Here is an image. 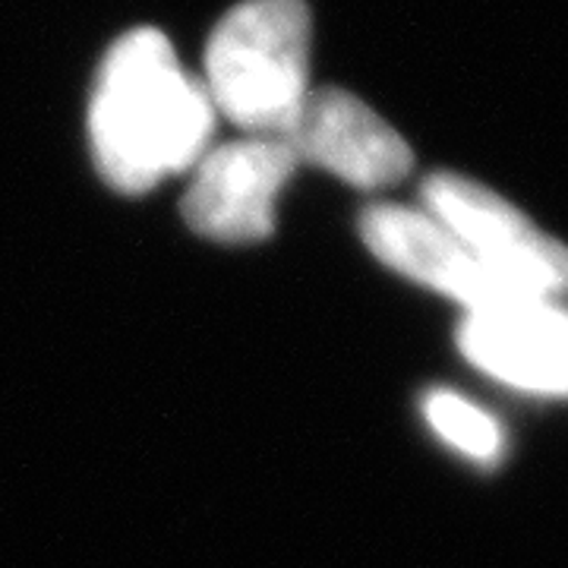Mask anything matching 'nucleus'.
I'll return each mask as SVG.
<instances>
[{
    "label": "nucleus",
    "instance_id": "5",
    "mask_svg": "<svg viewBox=\"0 0 568 568\" xmlns=\"http://www.w3.org/2000/svg\"><path fill=\"white\" fill-rule=\"evenodd\" d=\"M361 234L379 263L436 294H446L467 313L530 297L474 260V253L446 224L426 215L424 209L398 203L369 205L361 219Z\"/></svg>",
    "mask_w": 568,
    "mask_h": 568
},
{
    "label": "nucleus",
    "instance_id": "1",
    "mask_svg": "<svg viewBox=\"0 0 568 568\" xmlns=\"http://www.w3.org/2000/svg\"><path fill=\"white\" fill-rule=\"evenodd\" d=\"M215 126L203 80L183 70L164 32L142 26L108 48L89 104V145L108 186L145 193L190 171Z\"/></svg>",
    "mask_w": 568,
    "mask_h": 568
},
{
    "label": "nucleus",
    "instance_id": "7",
    "mask_svg": "<svg viewBox=\"0 0 568 568\" xmlns=\"http://www.w3.org/2000/svg\"><path fill=\"white\" fill-rule=\"evenodd\" d=\"M458 347L487 376L530 395H562L568 386V325L552 297H518L467 313Z\"/></svg>",
    "mask_w": 568,
    "mask_h": 568
},
{
    "label": "nucleus",
    "instance_id": "4",
    "mask_svg": "<svg viewBox=\"0 0 568 568\" xmlns=\"http://www.w3.org/2000/svg\"><path fill=\"white\" fill-rule=\"evenodd\" d=\"M183 222L205 241L253 244L275 227V203L297 171V155L282 136H241L209 145L190 168Z\"/></svg>",
    "mask_w": 568,
    "mask_h": 568
},
{
    "label": "nucleus",
    "instance_id": "8",
    "mask_svg": "<svg viewBox=\"0 0 568 568\" xmlns=\"http://www.w3.org/2000/svg\"><path fill=\"white\" fill-rule=\"evenodd\" d=\"M424 417L439 439H446L448 446L458 448L474 462H496L506 448V436H503V426L496 424V417H489L484 407H477L455 392L426 395Z\"/></svg>",
    "mask_w": 568,
    "mask_h": 568
},
{
    "label": "nucleus",
    "instance_id": "2",
    "mask_svg": "<svg viewBox=\"0 0 568 568\" xmlns=\"http://www.w3.org/2000/svg\"><path fill=\"white\" fill-rule=\"evenodd\" d=\"M203 85L244 136L284 140L313 92L304 0H244L224 13L205 44Z\"/></svg>",
    "mask_w": 568,
    "mask_h": 568
},
{
    "label": "nucleus",
    "instance_id": "6",
    "mask_svg": "<svg viewBox=\"0 0 568 568\" xmlns=\"http://www.w3.org/2000/svg\"><path fill=\"white\" fill-rule=\"evenodd\" d=\"M284 140L297 164H316L357 190L405 181L414 164L402 133L338 85L313 89Z\"/></svg>",
    "mask_w": 568,
    "mask_h": 568
},
{
    "label": "nucleus",
    "instance_id": "3",
    "mask_svg": "<svg viewBox=\"0 0 568 568\" xmlns=\"http://www.w3.org/2000/svg\"><path fill=\"white\" fill-rule=\"evenodd\" d=\"M420 209L487 265L493 275L530 297H556L566 287V250L544 234L525 212L484 183L462 174H429Z\"/></svg>",
    "mask_w": 568,
    "mask_h": 568
}]
</instances>
